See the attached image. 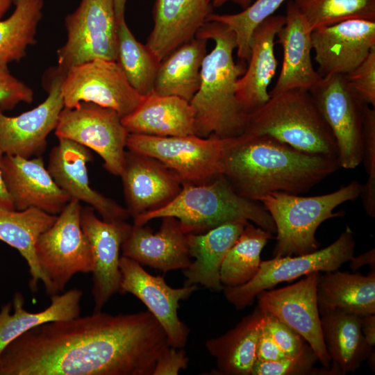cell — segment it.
I'll list each match as a JSON object with an SVG mask.
<instances>
[{
	"instance_id": "6da1fadb",
	"label": "cell",
	"mask_w": 375,
	"mask_h": 375,
	"mask_svg": "<svg viewBox=\"0 0 375 375\" xmlns=\"http://www.w3.org/2000/svg\"><path fill=\"white\" fill-rule=\"evenodd\" d=\"M169 345L149 311H101L39 325L0 353V375H152Z\"/></svg>"
},
{
	"instance_id": "7a4b0ae2",
	"label": "cell",
	"mask_w": 375,
	"mask_h": 375,
	"mask_svg": "<svg viewBox=\"0 0 375 375\" xmlns=\"http://www.w3.org/2000/svg\"><path fill=\"white\" fill-rule=\"evenodd\" d=\"M340 167L337 159L298 150L268 135L229 138L223 175L240 196L308 192Z\"/></svg>"
},
{
	"instance_id": "3957f363",
	"label": "cell",
	"mask_w": 375,
	"mask_h": 375,
	"mask_svg": "<svg viewBox=\"0 0 375 375\" xmlns=\"http://www.w3.org/2000/svg\"><path fill=\"white\" fill-rule=\"evenodd\" d=\"M196 36L215 43L203 58L199 88L190 101L194 110L196 135L238 137L244 131L249 115L236 98V83L247 64L234 60L235 34L223 24L211 21L206 22Z\"/></svg>"
},
{
	"instance_id": "277c9868",
	"label": "cell",
	"mask_w": 375,
	"mask_h": 375,
	"mask_svg": "<svg viewBox=\"0 0 375 375\" xmlns=\"http://www.w3.org/2000/svg\"><path fill=\"white\" fill-rule=\"evenodd\" d=\"M176 218L186 234L202 233L231 222H251L276 233L275 224L263 206L238 194L221 174L202 183H183L178 194L166 206L133 218L144 225L163 217Z\"/></svg>"
},
{
	"instance_id": "5b68a950",
	"label": "cell",
	"mask_w": 375,
	"mask_h": 375,
	"mask_svg": "<svg viewBox=\"0 0 375 375\" xmlns=\"http://www.w3.org/2000/svg\"><path fill=\"white\" fill-rule=\"evenodd\" d=\"M240 135H268L298 150L337 159L333 133L309 90L305 89L270 96L260 109L249 115Z\"/></svg>"
},
{
	"instance_id": "8992f818",
	"label": "cell",
	"mask_w": 375,
	"mask_h": 375,
	"mask_svg": "<svg viewBox=\"0 0 375 375\" xmlns=\"http://www.w3.org/2000/svg\"><path fill=\"white\" fill-rule=\"evenodd\" d=\"M361 184L353 180L338 190L319 196L302 197L282 192L261 197L264 208L276 226L274 257L299 256L318 250L315 238L319 226L325 220L340 217L333 210L342 203L360 197Z\"/></svg>"
},
{
	"instance_id": "52a82bcc",
	"label": "cell",
	"mask_w": 375,
	"mask_h": 375,
	"mask_svg": "<svg viewBox=\"0 0 375 375\" xmlns=\"http://www.w3.org/2000/svg\"><path fill=\"white\" fill-rule=\"evenodd\" d=\"M228 138L215 135L155 136L128 133V151L160 161L174 171L183 183H202L223 174V156Z\"/></svg>"
},
{
	"instance_id": "ba28073f",
	"label": "cell",
	"mask_w": 375,
	"mask_h": 375,
	"mask_svg": "<svg viewBox=\"0 0 375 375\" xmlns=\"http://www.w3.org/2000/svg\"><path fill=\"white\" fill-rule=\"evenodd\" d=\"M81 208L71 199L35 244L38 262L54 294L63 291L74 274L94 269L90 244L81 226Z\"/></svg>"
},
{
	"instance_id": "9c48e42d",
	"label": "cell",
	"mask_w": 375,
	"mask_h": 375,
	"mask_svg": "<svg viewBox=\"0 0 375 375\" xmlns=\"http://www.w3.org/2000/svg\"><path fill=\"white\" fill-rule=\"evenodd\" d=\"M67 40L57 51L58 71L96 59L116 61L117 23L113 0H81L65 18Z\"/></svg>"
},
{
	"instance_id": "30bf717a",
	"label": "cell",
	"mask_w": 375,
	"mask_h": 375,
	"mask_svg": "<svg viewBox=\"0 0 375 375\" xmlns=\"http://www.w3.org/2000/svg\"><path fill=\"white\" fill-rule=\"evenodd\" d=\"M356 242L349 227L329 246L307 254L274 257L261 261L256 275L243 285L224 288L226 299L241 310L251 306L257 294L276 285L308 275L315 272H331L338 269L354 256Z\"/></svg>"
},
{
	"instance_id": "8fae6325",
	"label": "cell",
	"mask_w": 375,
	"mask_h": 375,
	"mask_svg": "<svg viewBox=\"0 0 375 375\" xmlns=\"http://www.w3.org/2000/svg\"><path fill=\"white\" fill-rule=\"evenodd\" d=\"M309 92L335 138L340 167L356 168L362 161L365 103L358 98L343 74L322 77Z\"/></svg>"
},
{
	"instance_id": "7c38bea8",
	"label": "cell",
	"mask_w": 375,
	"mask_h": 375,
	"mask_svg": "<svg viewBox=\"0 0 375 375\" xmlns=\"http://www.w3.org/2000/svg\"><path fill=\"white\" fill-rule=\"evenodd\" d=\"M58 138L76 142L94 151L103 167L115 176L123 168L128 132L115 110L91 102L64 108L55 128Z\"/></svg>"
},
{
	"instance_id": "4fadbf2b",
	"label": "cell",
	"mask_w": 375,
	"mask_h": 375,
	"mask_svg": "<svg viewBox=\"0 0 375 375\" xmlns=\"http://www.w3.org/2000/svg\"><path fill=\"white\" fill-rule=\"evenodd\" d=\"M64 108L81 102L110 108L122 118L131 113L144 96L130 85L116 61L96 59L71 67L60 86Z\"/></svg>"
},
{
	"instance_id": "5bb4252c",
	"label": "cell",
	"mask_w": 375,
	"mask_h": 375,
	"mask_svg": "<svg viewBox=\"0 0 375 375\" xmlns=\"http://www.w3.org/2000/svg\"><path fill=\"white\" fill-rule=\"evenodd\" d=\"M65 75L56 67L47 72L44 86L48 96L34 108L14 117L0 108V154L30 158L43 153L64 108L60 86Z\"/></svg>"
},
{
	"instance_id": "9a60e30c",
	"label": "cell",
	"mask_w": 375,
	"mask_h": 375,
	"mask_svg": "<svg viewBox=\"0 0 375 375\" xmlns=\"http://www.w3.org/2000/svg\"><path fill=\"white\" fill-rule=\"evenodd\" d=\"M319 272H312L297 283L276 290L260 292L258 308L269 313L300 334L308 343L324 368L331 360L321 329L317 287Z\"/></svg>"
},
{
	"instance_id": "2e32d148",
	"label": "cell",
	"mask_w": 375,
	"mask_h": 375,
	"mask_svg": "<svg viewBox=\"0 0 375 375\" xmlns=\"http://www.w3.org/2000/svg\"><path fill=\"white\" fill-rule=\"evenodd\" d=\"M119 292L139 299L164 329L169 345L183 348L189 329L178 317L179 301L188 299L197 290V285L172 288L162 276L149 274L139 262L123 256L119 259Z\"/></svg>"
},
{
	"instance_id": "e0dca14e",
	"label": "cell",
	"mask_w": 375,
	"mask_h": 375,
	"mask_svg": "<svg viewBox=\"0 0 375 375\" xmlns=\"http://www.w3.org/2000/svg\"><path fill=\"white\" fill-rule=\"evenodd\" d=\"M317 72L323 77L347 74L375 47V21L353 19L311 31Z\"/></svg>"
},
{
	"instance_id": "ac0fdd59",
	"label": "cell",
	"mask_w": 375,
	"mask_h": 375,
	"mask_svg": "<svg viewBox=\"0 0 375 375\" xmlns=\"http://www.w3.org/2000/svg\"><path fill=\"white\" fill-rule=\"evenodd\" d=\"M119 176L126 210L133 218L166 206L183 188L179 176L160 161L128 150Z\"/></svg>"
},
{
	"instance_id": "d6986e66",
	"label": "cell",
	"mask_w": 375,
	"mask_h": 375,
	"mask_svg": "<svg viewBox=\"0 0 375 375\" xmlns=\"http://www.w3.org/2000/svg\"><path fill=\"white\" fill-rule=\"evenodd\" d=\"M49 155L47 169L56 183L71 199L83 201L106 222L126 221V210L90 185L87 163L93 159L90 149L72 140L58 138Z\"/></svg>"
},
{
	"instance_id": "ffe728a7",
	"label": "cell",
	"mask_w": 375,
	"mask_h": 375,
	"mask_svg": "<svg viewBox=\"0 0 375 375\" xmlns=\"http://www.w3.org/2000/svg\"><path fill=\"white\" fill-rule=\"evenodd\" d=\"M80 222L89 240L93 258L94 312L101 311L110 297L119 290V251L131 224L126 221L100 219L91 206L81 208Z\"/></svg>"
},
{
	"instance_id": "44dd1931",
	"label": "cell",
	"mask_w": 375,
	"mask_h": 375,
	"mask_svg": "<svg viewBox=\"0 0 375 375\" xmlns=\"http://www.w3.org/2000/svg\"><path fill=\"white\" fill-rule=\"evenodd\" d=\"M1 170L15 210L33 208L57 215L70 201L69 197L56 183L40 156L26 158L3 155Z\"/></svg>"
},
{
	"instance_id": "7402d4cb",
	"label": "cell",
	"mask_w": 375,
	"mask_h": 375,
	"mask_svg": "<svg viewBox=\"0 0 375 375\" xmlns=\"http://www.w3.org/2000/svg\"><path fill=\"white\" fill-rule=\"evenodd\" d=\"M122 256L166 273L184 269L192 262L187 234L174 217H162L159 230L153 233L144 225H130L123 240Z\"/></svg>"
},
{
	"instance_id": "603a6c76",
	"label": "cell",
	"mask_w": 375,
	"mask_h": 375,
	"mask_svg": "<svg viewBox=\"0 0 375 375\" xmlns=\"http://www.w3.org/2000/svg\"><path fill=\"white\" fill-rule=\"evenodd\" d=\"M285 22V15H273L253 33L247 67L236 83V98L247 115L257 111L270 98L267 88L278 65L274 53L275 38Z\"/></svg>"
},
{
	"instance_id": "cb8c5ba5",
	"label": "cell",
	"mask_w": 375,
	"mask_h": 375,
	"mask_svg": "<svg viewBox=\"0 0 375 375\" xmlns=\"http://www.w3.org/2000/svg\"><path fill=\"white\" fill-rule=\"evenodd\" d=\"M212 12L210 0H155L153 26L146 46L161 62L194 38Z\"/></svg>"
},
{
	"instance_id": "d4e9b609",
	"label": "cell",
	"mask_w": 375,
	"mask_h": 375,
	"mask_svg": "<svg viewBox=\"0 0 375 375\" xmlns=\"http://www.w3.org/2000/svg\"><path fill=\"white\" fill-rule=\"evenodd\" d=\"M285 22L278 31L283 59L278 78L270 96L296 88L309 90L321 79L311 60V29L292 0L287 1Z\"/></svg>"
},
{
	"instance_id": "484cf974",
	"label": "cell",
	"mask_w": 375,
	"mask_h": 375,
	"mask_svg": "<svg viewBox=\"0 0 375 375\" xmlns=\"http://www.w3.org/2000/svg\"><path fill=\"white\" fill-rule=\"evenodd\" d=\"M128 133L155 136L196 135L194 110L189 101L152 92L122 118Z\"/></svg>"
},
{
	"instance_id": "4316f807",
	"label": "cell",
	"mask_w": 375,
	"mask_h": 375,
	"mask_svg": "<svg viewBox=\"0 0 375 375\" xmlns=\"http://www.w3.org/2000/svg\"><path fill=\"white\" fill-rule=\"evenodd\" d=\"M247 222H231L205 233L187 234L189 252L194 260L183 269L184 285L199 284L213 291L223 290L222 263Z\"/></svg>"
},
{
	"instance_id": "83f0119b",
	"label": "cell",
	"mask_w": 375,
	"mask_h": 375,
	"mask_svg": "<svg viewBox=\"0 0 375 375\" xmlns=\"http://www.w3.org/2000/svg\"><path fill=\"white\" fill-rule=\"evenodd\" d=\"M324 342L338 374L354 372L372 353L361 329L360 316L338 309L319 312Z\"/></svg>"
},
{
	"instance_id": "f1b7e54d",
	"label": "cell",
	"mask_w": 375,
	"mask_h": 375,
	"mask_svg": "<svg viewBox=\"0 0 375 375\" xmlns=\"http://www.w3.org/2000/svg\"><path fill=\"white\" fill-rule=\"evenodd\" d=\"M57 217L33 208L23 210L0 208V240L17 249L27 262L31 290H37L38 282L42 281L47 293L51 296L55 294L39 266L35 244L38 237L54 224Z\"/></svg>"
},
{
	"instance_id": "f546056e",
	"label": "cell",
	"mask_w": 375,
	"mask_h": 375,
	"mask_svg": "<svg viewBox=\"0 0 375 375\" xmlns=\"http://www.w3.org/2000/svg\"><path fill=\"white\" fill-rule=\"evenodd\" d=\"M263 322L264 313L257 307L233 328L206 342L207 351L216 360L213 374L250 375Z\"/></svg>"
},
{
	"instance_id": "4dcf8cb0",
	"label": "cell",
	"mask_w": 375,
	"mask_h": 375,
	"mask_svg": "<svg viewBox=\"0 0 375 375\" xmlns=\"http://www.w3.org/2000/svg\"><path fill=\"white\" fill-rule=\"evenodd\" d=\"M317 297L319 312L338 309L358 316L375 314V269L367 276L338 269L320 274Z\"/></svg>"
},
{
	"instance_id": "1f68e13d",
	"label": "cell",
	"mask_w": 375,
	"mask_h": 375,
	"mask_svg": "<svg viewBox=\"0 0 375 375\" xmlns=\"http://www.w3.org/2000/svg\"><path fill=\"white\" fill-rule=\"evenodd\" d=\"M82 291L73 288L62 294L51 295V304L36 312L24 309V297L15 292L12 303L0 310V353L13 340L25 332L45 323L67 320L80 315Z\"/></svg>"
},
{
	"instance_id": "d6a6232c",
	"label": "cell",
	"mask_w": 375,
	"mask_h": 375,
	"mask_svg": "<svg viewBox=\"0 0 375 375\" xmlns=\"http://www.w3.org/2000/svg\"><path fill=\"white\" fill-rule=\"evenodd\" d=\"M207 41L195 36L165 58L158 67L153 92L190 102L199 88Z\"/></svg>"
},
{
	"instance_id": "836d02e7",
	"label": "cell",
	"mask_w": 375,
	"mask_h": 375,
	"mask_svg": "<svg viewBox=\"0 0 375 375\" xmlns=\"http://www.w3.org/2000/svg\"><path fill=\"white\" fill-rule=\"evenodd\" d=\"M273 233L250 222L226 253L220 268V281L224 288L244 285L258 273L260 254Z\"/></svg>"
},
{
	"instance_id": "e575fe53",
	"label": "cell",
	"mask_w": 375,
	"mask_h": 375,
	"mask_svg": "<svg viewBox=\"0 0 375 375\" xmlns=\"http://www.w3.org/2000/svg\"><path fill=\"white\" fill-rule=\"evenodd\" d=\"M13 3L12 13L0 20V63L6 65L19 61L36 42L44 7V0H13Z\"/></svg>"
},
{
	"instance_id": "d590c367",
	"label": "cell",
	"mask_w": 375,
	"mask_h": 375,
	"mask_svg": "<svg viewBox=\"0 0 375 375\" xmlns=\"http://www.w3.org/2000/svg\"><path fill=\"white\" fill-rule=\"evenodd\" d=\"M116 62L138 93L146 96L153 92L160 62L146 44L136 40L125 19L117 24Z\"/></svg>"
},
{
	"instance_id": "8d00e7d4",
	"label": "cell",
	"mask_w": 375,
	"mask_h": 375,
	"mask_svg": "<svg viewBox=\"0 0 375 375\" xmlns=\"http://www.w3.org/2000/svg\"><path fill=\"white\" fill-rule=\"evenodd\" d=\"M311 31L342 21H375V0H292Z\"/></svg>"
},
{
	"instance_id": "74e56055",
	"label": "cell",
	"mask_w": 375,
	"mask_h": 375,
	"mask_svg": "<svg viewBox=\"0 0 375 375\" xmlns=\"http://www.w3.org/2000/svg\"><path fill=\"white\" fill-rule=\"evenodd\" d=\"M286 0H256L242 12L235 14L210 13L206 22H217L225 25L235 36L239 61L247 64L250 54L251 40L256 27Z\"/></svg>"
},
{
	"instance_id": "f35d334b",
	"label": "cell",
	"mask_w": 375,
	"mask_h": 375,
	"mask_svg": "<svg viewBox=\"0 0 375 375\" xmlns=\"http://www.w3.org/2000/svg\"><path fill=\"white\" fill-rule=\"evenodd\" d=\"M363 155L362 161L368 175L361 185L362 206L366 214L375 217V109L368 104L363 107Z\"/></svg>"
},
{
	"instance_id": "ab89813d",
	"label": "cell",
	"mask_w": 375,
	"mask_h": 375,
	"mask_svg": "<svg viewBox=\"0 0 375 375\" xmlns=\"http://www.w3.org/2000/svg\"><path fill=\"white\" fill-rule=\"evenodd\" d=\"M317 361L312 349L297 358L285 357L272 361L256 359L250 375H338L331 367L315 369L314 365Z\"/></svg>"
},
{
	"instance_id": "60d3db41",
	"label": "cell",
	"mask_w": 375,
	"mask_h": 375,
	"mask_svg": "<svg viewBox=\"0 0 375 375\" xmlns=\"http://www.w3.org/2000/svg\"><path fill=\"white\" fill-rule=\"evenodd\" d=\"M263 313L264 326L285 357L297 358L312 349L306 340L292 328L276 317Z\"/></svg>"
},
{
	"instance_id": "b9f144b4",
	"label": "cell",
	"mask_w": 375,
	"mask_h": 375,
	"mask_svg": "<svg viewBox=\"0 0 375 375\" xmlns=\"http://www.w3.org/2000/svg\"><path fill=\"white\" fill-rule=\"evenodd\" d=\"M347 80L363 103L375 106V47L353 71L345 74Z\"/></svg>"
},
{
	"instance_id": "7bdbcfd3",
	"label": "cell",
	"mask_w": 375,
	"mask_h": 375,
	"mask_svg": "<svg viewBox=\"0 0 375 375\" xmlns=\"http://www.w3.org/2000/svg\"><path fill=\"white\" fill-rule=\"evenodd\" d=\"M33 101V91L9 71L8 65L0 63V108L12 110L18 103H31Z\"/></svg>"
},
{
	"instance_id": "ee69618b",
	"label": "cell",
	"mask_w": 375,
	"mask_h": 375,
	"mask_svg": "<svg viewBox=\"0 0 375 375\" xmlns=\"http://www.w3.org/2000/svg\"><path fill=\"white\" fill-rule=\"evenodd\" d=\"M189 358L183 348L169 346L158 357L152 375H177L187 368Z\"/></svg>"
},
{
	"instance_id": "f6af8a7d",
	"label": "cell",
	"mask_w": 375,
	"mask_h": 375,
	"mask_svg": "<svg viewBox=\"0 0 375 375\" xmlns=\"http://www.w3.org/2000/svg\"><path fill=\"white\" fill-rule=\"evenodd\" d=\"M256 356V359L261 361L276 360L285 357L264 326V322L258 336Z\"/></svg>"
},
{
	"instance_id": "bcb514c9",
	"label": "cell",
	"mask_w": 375,
	"mask_h": 375,
	"mask_svg": "<svg viewBox=\"0 0 375 375\" xmlns=\"http://www.w3.org/2000/svg\"><path fill=\"white\" fill-rule=\"evenodd\" d=\"M361 329L367 342L374 347L375 345V315L369 314L360 316Z\"/></svg>"
},
{
	"instance_id": "7dc6e473",
	"label": "cell",
	"mask_w": 375,
	"mask_h": 375,
	"mask_svg": "<svg viewBox=\"0 0 375 375\" xmlns=\"http://www.w3.org/2000/svg\"><path fill=\"white\" fill-rule=\"evenodd\" d=\"M349 262L350 268L353 272L365 265H369L371 269H375V249H372L356 257L353 256Z\"/></svg>"
},
{
	"instance_id": "c3c4849f",
	"label": "cell",
	"mask_w": 375,
	"mask_h": 375,
	"mask_svg": "<svg viewBox=\"0 0 375 375\" xmlns=\"http://www.w3.org/2000/svg\"><path fill=\"white\" fill-rule=\"evenodd\" d=\"M3 155L0 154V208L15 209L10 196L7 190L1 170V159Z\"/></svg>"
},
{
	"instance_id": "681fc988",
	"label": "cell",
	"mask_w": 375,
	"mask_h": 375,
	"mask_svg": "<svg viewBox=\"0 0 375 375\" xmlns=\"http://www.w3.org/2000/svg\"><path fill=\"white\" fill-rule=\"evenodd\" d=\"M117 23L125 19L126 0H113Z\"/></svg>"
},
{
	"instance_id": "f907efd6",
	"label": "cell",
	"mask_w": 375,
	"mask_h": 375,
	"mask_svg": "<svg viewBox=\"0 0 375 375\" xmlns=\"http://www.w3.org/2000/svg\"><path fill=\"white\" fill-rule=\"evenodd\" d=\"M228 1L237 4L243 9H245L251 3L252 0H215L212 3V5L215 7H219Z\"/></svg>"
},
{
	"instance_id": "816d5d0a",
	"label": "cell",
	"mask_w": 375,
	"mask_h": 375,
	"mask_svg": "<svg viewBox=\"0 0 375 375\" xmlns=\"http://www.w3.org/2000/svg\"><path fill=\"white\" fill-rule=\"evenodd\" d=\"M13 3V0H0V19L7 12Z\"/></svg>"
},
{
	"instance_id": "f5cc1de1",
	"label": "cell",
	"mask_w": 375,
	"mask_h": 375,
	"mask_svg": "<svg viewBox=\"0 0 375 375\" xmlns=\"http://www.w3.org/2000/svg\"><path fill=\"white\" fill-rule=\"evenodd\" d=\"M210 1H212V2H213L214 1H215V0H210Z\"/></svg>"
}]
</instances>
